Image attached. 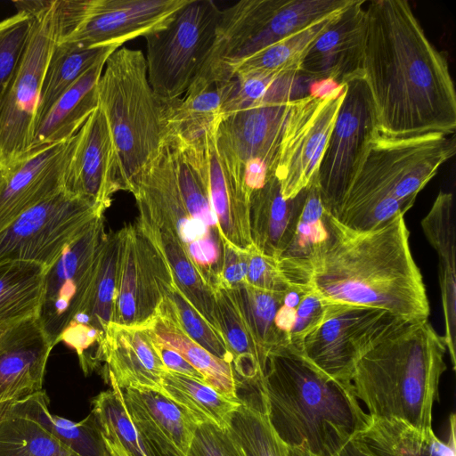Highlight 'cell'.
Listing matches in <instances>:
<instances>
[{
  "instance_id": "f907efd6",
  "label": "cell",
  "mask_w": 456,
  "mask_h": 456,
  "mask_svg": "<svg viewBox=\"0 0 456 456\" xmlns=\"http://www.w3.org/2000/svg\"><path fill=\"white\" fill-rule=\"evenodd\" d=\"M336 456H372L360 443L352 438Z\"/></svg>"
},
{
  "instance_id": "ac0fdd59",
  "label": "cell",
  "mask_w": 456,
  "mask_h": 456,
  "mask_svg": "<svg viewBox=\"0 0 456 456\" xmlns=\"http://www.w3.org/2000/svg\"><path fill=\"white\" fill-rule=\"evenodd\" d=\"M64 190L107 209L122 190L116 150L104 114L99 107L75 135Z\"/></svg>"
},
{
  "instance_id": "8fae6325",
  "label": "cell",
  "mask_w": 456,
  "mask_h": 456,
  "mask_svg": "<svg viewBox=\"0 0 456 456\" xmlns=\"http://www.w3.org/2000/svg\"><path fill=\"white\" fill-rule=\"evenodd\" d=\"M289 102L266 100L217 120L215 136L220 160L249 195L275 173Z\"/></svg>"
},
{
  "instance_id": "ffe728a7",
  "label": "cell",
  "mask_w": 456,
  "mask_h": 456,
  "mask_svg": "<svg viewBox=\"0 0 456 456\" xmlns=\"http://www.w3.org/2000/svg\"><path fill=\"white\" fill-rule=\"evenodd\" d=\"M53 347L37 317L0 333V409L44 390Z\"/></svg>"
},
{
  "instance_id": "60d3db41",
  "label": "cell",
  "mask_w": 456,
  "mask_h": 456,
  "mask_svg": "<svg viewBox=\"0 0 456 456\" xmlns=\"http://www.w3.org/2000/svg\"><path fill=\"white\" fill-rule=\"evenodd\" d=\"M26 399L36 418L73 452L78 456H110L91 413L78 422L52 414L45 390Z\"/></svg>"
},
{
  "instance_id": "3957f363",
  "label": "cell",
  "mask_w": 456,
  "mask_h": 456,
  "mask_svg": "<svg viewBox=\"0 0 456 456\" xmlns=\"http://www.w3.org/2000/svg\"><path fill=\"white\" fill-rule=\"evenodd\" d=\"M269 422L286 446L316 456H336L367 426L352 383L324 375L299 353L269 355L259 384Z\"/></svg>"
},
{
  "instance_id": "e0dca14e",
  "label": "cell",
  "mask_w": 456,
  "mask_h": 456,
  "mask_svg": "<svg viewBox=\"0 0 456 456\" xmlns=\"http://www.w3.org/2000/svg\"><path fill=\"white\" fill-rule=\"evenodd\" d=\"M189 0H90L77 28L61 42L115 46L166 26Z\"/></svg>"
},
{
  "instance_id": "b9f144b4",
  "label": "cell",
  "mask_w": 456,
  "mask_h": 456,
  "mask_svg": "<svg viewBox=\"0 0 456 456\" xmlns=\"http://www.w3.org/2000/svg\"><path fill=\"white\" fill-rule=\"evenodd\" d=\"M111 388L92 400L93 415L102 437L118 441L129 456H151L140 438L124 403L122 390L109 376Z\"/></svg>"
},
{
  "instance_id": "4fadbf2b",
  "label": "cell",
  "mask_w": 456,
  "mask_h": 456,
  "mask_svg": "<svg viewBox=\"0 0 456 456\" xmlns=\"http://www.w3.org/2000/svg\"><path fill=\"white\" fill-rule=\"evenodd\" d=\"M345 97V85L290 101L274 175L286 200L307 188L317 175Z\"/></svg>"
},
{
  "instance_id": "9c48e42d",
  "label": "cell",
  "mask_w": 456,
  "mask_h": 456,
  "mask_svg": "<svg viewBox=\"0 0 456 456\" xmlns=\"http://www.w3.org/2000/svg\"><path fill=\"white\" fill-rule=\"evenodd\" d=\"M130 192L134 196L139 213L169 229L200 274L212 286L221 270L222 239L218 231L193 218L188 212L168 142L139 175Z\"/></svg>"
},
{
  "instance_id": "f6af8a7d",
  "label": "cell",
  "mask_w": 456,
  "mask_h": 456,
  "mask_svg": "<svg viewBox=\"0 0 456 456\" xmlns=\"http://www.w3.org/2000/svg\"><path fill=\"white\" fill-rule=\"evenodd\" d=\"M32 21L33 15L24 10L0 20V97L19 62Z\"/></svg>"
},
{
  "instance_id": "816d5d0a",
  "label": "cell",
  "mask_w": 456,
  "mask_h": 456,
  "mask_svg": "<svg viewBox=\"0 0 456 456\" xmlns=\"http://www.w3.org/2000/svg\"><path fill=\"white\" fill-rule=\"evenodd\" d=\"M103 439L110 456H129L118 441H110L105 438Z\"/></svg>"
},
{
  "instance_id": "ab89813d",
  "label": "cell",
  "mask_w": 456,
  "mask_h": 456,
  "mask_svg": "<svg viewBox=\"0 0 456 456\" xmlns=\"http://www.w3.org/2000/svg\"><path fill=\"white\" fill-rule=\"evenodd\" d=\"M240 399L227 430L245 456H282V444L269 422L259 386Z\"/></svg>"
},
{
  "instance_id": "d4e9b609",
  "label": "cell",
  "mask_w": 456,
  "mask_h": 456,
  "mask_svg": "<svg viewBox=\"0 0 456 456\" xmlns=\"http://www.w3.org/2000/svg\"><path fill=\"white\" fill-rule=\"evenodd\" d=\"M438 256V280L444 320V339L453 370L456 369V232L451 192L440 191L420 222Z\"/></svg>"
},
{
  "instance_id": "f35d334b",
  "label": "cell",
  "mask_w": 456,
  "mask_h": 456,
  "mask_svg": "<svg viewBox=\"0 0 456 456\" xmlns=\"http://www.w3.org/2000/svg\"><path fill=\"white\" fill-rule=\"evenodd\" d=\"M230 82L164 101L167 140L190 141L200 136L218 118Z\"/></svg>"
},
{
  "instance_id": "7c38bea8",
  "label": "cell",
  "mask_w": 456,
  "mask_h": 456,
  "mask_svg": "<svg viewBox=\"0 0 456 456\" xmlns=\"http://www.w3.org/2000/svg\"><path fill=\"white\" fill-rule=\"evenodd\" d=\"M405 322L378 308L327 305L324 321L305 338L299 354L329 378L351 383L362 356Z\"/></svg>"
},
{
  "instance_id": "6da1fadb",
  "label": "cell",
  "mask_w": 456,
  "mask_h": 456,
  "mask_svg": "<svg viewBox=\"0 0 456 456\" xmlns=\"http://www.w3.org/2000/svg\"><path fill=\"white\" fill-rule=\"evenodd\" d=\"M365 11L361 74L378 134H453L456 93L445 57L405 0H372Z\"/></svg>"
},
{
  "instance_id": "c3c4849f",
  "label": "cell",
  "mask_w": 456,
  "mask_h": 456,
  "mask_svg": "<svg viewBox=\"0 0 456 456\" xmlns=\"http://www.w3.org/2000/svg\"><path fill=\"white\" fill-rule=\"evenodd\" d=\"M222 265L216 281H219L229 287H237L246 282L248 265V249L238 248L224 240H222Z\"/></svg>"
},
{
  "instance_id": "52a82bcc",
  "label": "cell",
  "mask_w": 456,
  "mask_h": 456,
  "mask_svg": "<svg viewBox=\"0 0 456 456\" xmlns=\"http://www.w3.org/2000/svg\"><path fill=\"white\" fill-rule=\"evenodd\" d=\"M33 15L25 47L0 97V172L28 152L44 76L59 37L56 0L15 1Z\"/></svg>"
},
{
  "instance_id": "ba28073f",
  "label": "cell",
  "mask_w": 456,
  "mask_h": 456,
  "mask_svg": "<svg viewBox=\"0 0 456 456\" xmlns=\"http://www.w3.org/2000/svg\"><path fill=\"white\" fill-rule=\"evenodd\" d=\"M220 12L212 0H189L166 26L143 37L148 79L160 99L186 93L208 58Z\"/></svg>"
},
{
  "instance_id": "1f68e13d",
  "label": "cell",
  "mask_w": 456,
  "mask_h": 456,
  "mask_svg": "<svg viewBox=\"0 0 456 456\" xmlns=\"http://www.w3.org/2000/svg\"><path fill=\"white\" fill-rule=\"evenodd\" d=\"M135 222L166 261L174 281L190 303L219 330L212 286L191 261L183 246L167 228L139 213ZM220 331V330H219Z\"/></svg>"
},
{
  "instance_id": "30bf717a",
  "label": "cell",
  "mask_w": 456,
  "mask_h": 456,
  "mask_svg": "<svg viewBox=\"0 0 456 456\" xmlns=\"http://www.w3.org/2000/svg\"><path fill=\"white\" fill-rule=\"evenodd\" d=\"M105 210L63 190L27 209L0 231V263L28 261L47 268Z\"/></svg>"
},
{
  "instance_id": "8992f818",
  "label": "cell",
  "mask_w": 456,
  "mask_h": 456,
  "mask_svg": "<svg viewBox=\"0 0 456 456\" xmlns=\"http://www.w3.org/2000/svg\"><path fill=\"white\" fill-rule=\"evenodd\" d=\"M97 96L116 150L122 191H130L167 142L164 101L149 82L144 53L126 46L114 51L104 64Z\"/></svg>"
},
{
  "instance_id": "cb8c5ba5",
  "label": "cell",
  "mask_w": 456,
  "mask_h": 456,
  "mask_svg": "<svg viewBox=\"0 0 456 456\" xmlns=\"http://www.w3.org/2000/svg\"><path fill=\"white\" fill-rule=\"evenodd\" d=\"M365 3L354 0L333 19L306 53L301 74L338 85L361 73Z\"/></svg>"
},
{
  "instance_id": "f5cc1de1",
  "label": "cell",
  "mask_w": 456,
  "mask_h": 456,
  "mask_svg": "<svg viewBox=\"0 0 456 456\" xmlns=\"http://www.w3.org/2000/svg\"><path fill=\"white\" fill-rule=\"evenodd\" d=\"M282 456H316L309 452L299 449V448H293L284 445L282 443Z\"/></svg>"
},
{
  "instance_id": "44dd1931",
  "label": "cell",
  "mask_w": 456,
  "mask_h": 456,
  "mask_svg": "<svg viewBox=\"0 0 456 456\" xmlns=\"http://www.w3.org/2000/svg\"><path fill=\"white\" fill-rule=\"evenodd\" d=\"M127 413L151 456H190L194 420L160 392L122 389Z\"/></svg>"
},
{
  "instance_id": "7bdbcfd3",
  "label": "cell",
  "mask_w": 456,
  "mask_h": 456,
  "mask_svg": "<svg viewBox=\"0 0 456 456\" xmlns=\"http://www.w3.org/2000/svg\"><path fill=\"white\" fill-rule=\"evenodd\" d=\"M233 288L254 338L268 360L270 354L283 348L274 321L285 292L266 291L246 282Z\"/></svg>"
},
{
  "instance_id": "bcb514c9",
  "label": "cell",
  "mask_w": 456,
  "mask_h": 456,
  "mask_svg": "<svg viewBox=\"0 0 456 456\" xmlns=\"http://www.w3.org/2000/svg\"><path fill=\"white\" fill-rule=\"evenodd\" d=\"M248 252L247 284L271 292H285L292 287L281 271L279 258L263 254L253 245Z\"/></svg>"
},
{
  "instance_id": "603a6c76",
  "label": "cell",
  "mask_w": 456,
  "mask_h": 456,
  "mask_svg": "<svg viewBox=\"0 0 456 456\" xmlns=\"http://www.w3.org/2000/svg\"><path fill=\"white\" fill-rule=\"evenodd\" d=\"M95 359L106 363L108 377L118 387L161 391L166 367L148 326L129 327L110 322L102 336Z\"/></svg>"
},
{
  "instance_id": "7a4b0ae2",
  "label": "cell",
  "mask_w": 456,
  "mask_h": 456,
  "mask_svg": "<svg viewBox=\"0 0 456 456\" xmlns=\"http://www.w3.org/2000/svg\"><path fill=\"white\" fill-rule=\"evenodd\" d=\"M328 226L327 241L310 259L309 286L324 305L378 308L407 322L428 320L429 302L404 215L360 231L328 214Z\"/></svg>"
},
{
  "instance_id": "8d00e7d4",
  "label": "cell",
  "mask_w": 456,
  "mask_h": 456,
  "mask_svg": "<svg viewBox=\"0 0 456 456\" xmlns=\"http://www.w3.org/2000/svg\"><path fill=\"white\" fill-rule=\"evenodd\" d=\"M340 12L318 20L251 55L239 65L233 77L300 74L302 61L309 48Z\"/></svg>"
},
{
  "instance_id": "74e56055",
  "label": "cell",
  "mask_w": 456,
  "mask_h": 456,
  "mask_svg": "<svg viewBox=\"0 0 456 456\" xmlns=\"http://www.w3.org/2000/svg\"><path fill=\"white\" fill-rule=\"evenodd\" d=\"M118 249V231L107 232L82 305L71 321L97 330L101 338L112 319Z\"/></svg>"
},
{
  "instance_id": "7dc6e473",
  "label": "cell",
  "mask_w": 456,
  "mask_h": 456,
  "mask_svg": "<svg viewBox=\"0 0 456 456\" xmlns=\"http://www.w3.org/2000/svg\"><path fill=\"white\" fill-rule=\"evenodd\" d=\"M190 456H245V454L227 429L206 423L197 427Z\"/></svg>"
},
{
  "instance_id": "d6986e66",
  "label": "cell",
  "mask_w": 456,
  "mask_h": 456,
  "mask_svg": "<svg viewBox=\"0 0 456 456\" xmlns=\"http://www.w3.org/2000/svg\"><path fill=\"white\" fill-rule=\"evenodd\" d=\"M75 135L28 151L17 165L0 172V231L27 209L64 190Z\"/></svg>"
},
{
  "instance_id": "f546056e",
  "label": "cell",
  "mask_w": 456,
  "mask_h": 456,
  "mask_svg": "<svg viewBox=\"0 0 456 456\" xmlns=\"http://www.w3.org/2000/svg\"><path fill=\"white\" fill-rule=\"evenodd\" d=\"M148 327L158 342L176 351L191 364L203 376L206 384L231 399H240L239 381L232 365L192 340L181 329L164 297Z\"/></svg>"
},
{
  "instance_id": "681fc988",
  "label": "cell",
  "mask_w": 456,
  "mask_h": 456,
  "mask_svg": "<svg viewBox=\"0 0 456 456\" xmlns=\"http://www.w3.org/2000/svg\"><path fill=\"white\" fill-rule=\"evenodd\" d=\"M154 342L166 369L205 382L203 376L176 351L158 342L155 338Z\"/></svg>"
},
{
  "instance_id": "5bb4252c",
  "label": "cell",
  "mask_w": 456,
  "mask_h": 456,
  "mask_svg": "<svg viewBox=\"0 0 456 456\" xmlns=\"http://www.w3.org/2000/svg\"><path fill=\"white\" fill-rule=\"evenodd\" d=\"M342 84L345 97L316 175L322 202L329 215L338 207L370 141L378 134L371 98L362 74Z\"/></svg>"
},
{
  "instance_id": "f1b7e54d",
  "label": "cell",
  "mask_w": 456,
  "mask_h": 456,
  "mask_svg": "<svg viewBox=\"0 0 456 456\" xmlns=\"http://www.w3.org/2000/svg\"><path fill=\"white\" fill-rule=\"evenodd\" d=\"M107 59L90 68L57 100L36 128L28 151L66 141L79 131L98 107L97 85Z\"/></svg>"
},
{
  "instance_id": "4dcf8cb0",
  "label": "cell",
  "mask_w": 456,
  "mask_h": 456,
  "mask_svg": "<svg viewBox=\"0 0 456 456\" xmlns=\"http://www.w3.org/2000/svg\"><path fill=\"white\" fill-rule=\"evenodd\" d=\"M328 238V214L322 205L315 176L305 190L291 241L279 258L281 271L291 286L307 287L310 259Z\"/></svg>"
},
{
  "instance_id": "e575fe53",
  "label": "cell",
  "mask_w": 456,
  "mask_h": 456,
  "mask_svg": "<svg viewBox=\"0 0 456 456\" xmlns=\"http://www.w3.org/2000/svg\"><path fill=\"white\" fill-rule=\"evenodd\" d=\"M45 269L28 261L0 263V333L37 317Z\"/></svg>"
},
{
  "instance_id": "7402d4cb",
  "label": "cell",
  "mask_w": 456,
  "mask_h": 456,
  "mask_svg": "<svg viewBox=\"0 0 456 456\" xmlns=\"http://www.w3.org/2000/svg\"><path fill=\"white\" fill-rule=\"evenodd\" d=\"M218 118L200 136L185 142L191 144L203 168L221 239L247 250L253 245L249 229L250 195L220 160L215 136Z\"/></svg>"
},
{
  "instance_id": "d590c367",
  "label": "cell",
  "mask_w": 456,
  "mask_h": 456,
  "mask_svg": "<svg viewBox=\"0 0 456 456\" xmlns=\"http://www.w3.org/2000/svg\"><path fill=\"white\" fill-rule=\"evenodd\" d=\"M198 425L213 424L228 429L240 399L233 400L197 379L167 369L161 376V391Z\"/></svg>"
},
{
  "instance_id": "9a60e30c",
  "label": "cell",
  "mask_w": 456,
  "mask_h": 456,
  "mask_svg": "<svg viewBox=\"0 0 456 456\" xmlns=\"http://www.w3.org/2000/svg\"><path fill=\"white\" fill-rule=\"evenodd\" d=\"M111 322L148 326L157 314L165 284L172 278L161 254L134 221L120 230Z\"/></svg>"
},
{
  "instance_id": "836d02e7",
  "label": "cell",
  "mask_w": 456,
  "mask_h": 456,
  "mask_svg": "<svg viewBox=\"0 0 456 456\" xmlns=\"http://www.w3.org/2000/svg\"><path fill=\"white\" fill-rule=\"evenodd\" d=\"M117 49L115 46L85 47L73 43L57 42L41 86L35 130L71 86L90 68L107 59Z\"/></svg>"
},
{
  "instance_id": "83f0119b",
  "label": "cell",
  "mask_w": 456,
  "mask_h": 456,
  "mask_svg": "<svg viewBox=\"0 0 456 456\" xmlns=\"http://www.w3.org/2000/svg\"><path fill=\"white\" fill-rule=\"evenodd\" d=\"M353 438L372 456H455V416L450 417L446 442L433 430L421 432L396 419L370 415L366 428Z\"/></svg>"
},
{
  "instance_id": "d6a6232c",
  "label": "cell",
  "mask_w": 456,
  "mask_h": 456,
  "mask_svg": "<svg viewBox=\"0 0 456 456\" xmlns=\"http://www.w3.org/2000/svg\"><path fill=\"white\" fill-rule=\"evenodd\" d=\"M0 456H78L33 414L27 399L0 409Z\"/></svg>"
},
{
  "instance_id": "ee69618b",
  "label": "cell",
  "mask_w": 456,
  "mask_h": 456,
  "mask_svg": "<svg viewBox=\"0 0 456 456\" xmlns=\"http://www.w3.org/2000/svg\"><path fill=\"white\" fill-rule=\"evenodd\" d=\"M163 297L168 303L181 329L192 340L212 354L232 364V357L222 333L183 296L173 277L164 286Z\"/></svg>"
},
{
  "instance_id": "2e32d148",
  "label": "cell",
  "mask_w": 456,
  "mask_h": 456,
  "mask_svg": "<svg viewBox=\"0 0 456 456\" xmlns=\"http://www.w3.org/2000/svg\"><path fill=\"white\" fill-rule=\"evenodd\" d=\"M106 234L102 216L45 269L37 319L53 346L82 305Z\"/></svg>"
},
{
  "instance_id": "484cf974",
  "label": "cell",
  "mask_w": 456,
  "mask_h": 456,
  "mask_svg": "<svg viewBox=\"0 0 456 456\" xmlns=\"http://www.w3.org/2000/svg\"><path fill=\"white\" fill-rule=\"evenodd\" d=\"M305 190L286 200L274 175L254 191L249 199V229L253 246L263 254L280 258L289 247L301 211Z\"/></svg>"
},
{
  "instance_id": "4316f807",
  "label": "cell",
  "mask_w": 456,
  "mask_h": 456,
  "mask_svg": "<svg viewBox=\"0 0 456 456\" xmlns=\"http://www.w3.org/2000/svg\"><path fill=\"white\" fill-rule=\"evenodd\" d=\"M212 289L216 323L230 352L233 370L240 378V384L256 387L265 374L268 360L254 338L235 288L216 281Z\"/></svg>"
},
{
  "instance_id": "277c9868",
  "label": "cell",
  "mask_w": 456,
  "mask_h": 456,
  "mask_svg": "<svg viewBox=\"0 0 456 456\" xmlns=\"http://www.w3.org/2000/svg\"><path fill=\"white\" fill-rule=\"evenodd\" d=\"M444 337L428 320L407 322L357 362L351 383L371 417L432 430V410L447 366Z\"/></svg>"
},
{
  "instance_id": "5b68a950",
  "label": "cell",
  "mask_w": 456,
  "mask_h": 456,
  "mask_svg": "<svg viewBox=\"0 0 456 456\" xmlns=\"http://www.w3.org/2000/svg\"><path fill=\"white\" fill-rule=\"evenodd\" d=\"M455 151L454 136L442 133L401 138L377 134L331 216L346 227L366 231L404 215Z\"/></svg>"
}]
</instances>
